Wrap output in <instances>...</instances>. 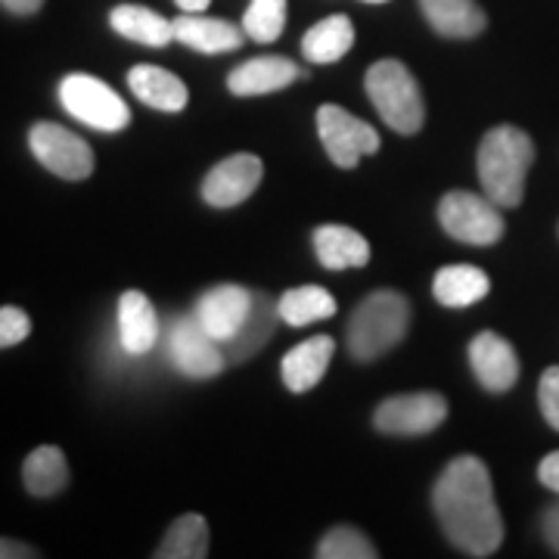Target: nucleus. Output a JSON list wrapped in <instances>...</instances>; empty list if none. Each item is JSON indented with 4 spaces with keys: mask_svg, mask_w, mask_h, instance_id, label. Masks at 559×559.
<instances>
[{
    "mask_svg": "<svg viewBox=\"0 0 559 559\" xmlns=\"http://www.w3.org/2000/svg\"><path fill=\"white\" fill-rule=\"evenodd\" d=\"M35 557H38V550H35V547H28V544H22V540L0 538V559H35Z\"/></svg>",
    "mask_w": 559,
    "mask_h": 559,
    "instance_id": "nucleus-34",
    "label": "nucleus"
},
{
    "mask_svg": "<svg viewBox=\"0 0 559 559\" xmlns=\"http://www.w3.org/2000/svg\"><path fill=\"white\" fill-rule=\"evenodd\" d=\"M540 532H544V540L554 547V554H559V503L544 510V516H540Z\"/></svg>",
    "mask_w": 559,
    "mask_h": 559,
    "instance_id": "nucleus-32",
    "label": "nucleus"
},
{
    "mask_svg": "<svg viewBox=\"0 0 559 559\" xmlns=\"http://www.w3.org/2000/svg\"><path fill=\"white\" fill-rule=\"evenodd\" d=\"M318 134L326 156L340 168H355L364 156H373L380 150L377 128L333 103L318 109Z\"/></svg>",
    "mask_w": 559,
    "mask_h": 559,
    "instance_id": "nucleus-7",
    "label": "nucleus"
},
{
    "mask_svg": "<svg viewBox=\"0 0 559 559\" xmlns=\"http://www.w3.org/2000/svg\"><path fill=\"white\" fill-rule=\"evenodd\" d=\"M439 224L448 237L466 246H495L503 237V215L498 202L463 190H454L439 202Z\"/></svg>",
    "mask_w": 559,
    "mask_h": 559,
    "instance_id": "nucleus-6",
    "label": "nucleus"
},
{
    "mask_svg": "<svg viewBox=\"0 0 559 559\" xmlns=\"http://www.w3.org/2000/svg\"><path fill=\"white\" fill-rule=\"evenodd\" d=\"M469 364H473V373L481 382V389L491 395L510 392L520 380V358H516L513 345L491 330H485L469 342Z\"/></svg>",
    "mask_w": 559,
    "mask_h": 559,
    "instance_id": "nucleus-12",
    "label": "nucleus"
},
{
    "mask_svg": "<svg viewBox=\"0 0 559 559\" xmlns=\"http://www.w3.org/2000/svg\"><path fill=\"white\" fill-rule=\"evenodd\" d=\"M301 79V69L286 57H259L237 66L227 79L234 97H261Z\"/></svg>",
    "mask_w": 559,
    "mask_h": 559,
    "instance_id": "nucleus-14",
    "label": "nucleus"
},
{
    "mask_svg": "<svg viewBox=\"0 0 559 559\" xmlns=\"http://www.w3.org/2000/svg\"><path fill=\"white\" fill-rule=\"evenodd\" d=\"M355 44V25L348 16H326L318 25H311L301 38V53L305 60L314 62V66H326V62L342 60Z\"/></svg>",
    "mask_w": 559,
    "mask_h": 559,
    "instance_id": "nucleus-23",
    "label": "nucleus"
},
{
    "mask_svg": "<svg viewBox=\"0 0 559 559\" xmlns=\"http://www.w3.org/2000/svg\"><path fill=\"white\" fill-rule=\"evenodd\" d=\"M411 323V305L401 293L380 289L360 301L348 320V352L358 360H377L392 352Z\"/></svg>",
    "mask_w": 559,
    "mask_h": 559,
    "instance_id": "nucleus-3",
    "label": "nucleus"
},
{
    "mask_svg": "<svg viewBox=\"0 0 559 559\" xmlns=\"http://www.w3.org/2000/svg\"><path fill=\"white\" fill-rule=\"evenodd\" d=\"M246 32L224 20H209L202 13H183L175 20V40L200 53H230L242 47Z\"/></svg>",
    "mask_w": 559,
    "mask_h": 559,
    "instance_id": "nucleus-18",
    "label": "nucleus"
},
{
    "mask_svg": "<svg viewBox=\"0 0 559 559\" xmlns=\"http://www.w3.org/2000/svg\"><path fill=\"white\" fill-rule=\"evenodd\" d=\"M109 25L119 32L121 38L138 40L146 47H165L175 40V22L159 16L150 7H138V3H121L109 13Z\"/></svg>",
    "mask_w": 559,
    "mask_h": 559,
    "instance_id": "nucleus-22",
    "label": "nucleus"
},
{
    "mask_svg": "<svg viewBox=\"0 0 559 559\" xmlns=\"http://www.w3.org/2000/svg\"><path fill=\"white\" fill-rule=\"evenodd\" d=\"M532 162H535V143L522 128L513 124L491 128L479 146V180L485 197L498 202L500 209H516L525 197V178Z\"/></svg>",
    "mask_w": 559,
    "mask_h": 559,
    "instance_id": "nucleus-2",
    "label": "nucleus"
},
{
    "mask_svg": "<svg viewBox=\"0 0 559 559\" xmlns=\"http://www.w3.org/2000/svg\"><path fill=\"white\" fill-rule=\"evenodd\" d=\"M128 84H131V91L140 103L162 109V112H180L190 100L187 84L159 66H134L128 72Z\"/></svg>",
    "mask_w": 559,
    "mask_h": 559,
    "instance_id": "nucleus-21",
    "label": "nucleus"
},
{
    "mask_svg": "<svg viewBox=\"0 0 559 559\" xmlns=\"http://www.w3.org/2000/svg\"><path fill=\"white\" fill-rule=\"evenodd\" d=\"M159 559H202L209 557V525L197 513H187L180 520L171 522V528L165 532L159 550Z\"/></svg>",
    "mask_w": 559,
    "mask_h": 559,
    "instance_id": "nucleus-27",
    "label": "nucleus"
},
{
    "mask_svg": "<svg viewBox=\"0 0 559 559\" xmlns=\"http://www.w3.org/2000/svg\"><path fill=\"white\" fill-rule=\"evenodd\" d=\"M314 252L326 271H348L364 267L370 261V246L358 230L342 224H320L314 230Z\"/></svg>",
    "mask_w": 559,
    "mask_h": 559,
    "instance_id": "nucleus-19",
    "label": "nucleus"
},
{
    "mask_svg": "<svg viewBox=\"0 0 559 559\" xmlns=\"http://www.w3.org/2000/svg\"><path fill=\"white\" fill-rule=\"evenodd\" d=\"M491 289V280L481 267L473 264H451V267H441L436 280H432V293L444 308H469L488 296Z\"/></svg>",
    "mask_w": 559,
    "mask_h": 559,
    "instance_id": "nucleus-24",
    "label": "nucleus"
},
{
    "mask_svg": "<svg viewBox=\"0 0 559 559\" xmlns=\"http://www.w3.org/2000/svg\"><path fill=\"white\" fill-rule=\"evenodd\" d=\"M159 340V314L153 301L138 289L121 293L119 299V342L128 355H146Z\"/></svg>",
    "mask_w": 559,
    "mask_h": 559,
    "instance_id": "nucleus-15",
    "label": "nucleus"
},
{
    "mask_svg": "<svg viewBox=\"0 0 559 559\" xmlns=\"http://www.w3.org/2000/svg\"><path fill=\"white\" fill-rule=\"evenodd\" d=\"M28 146L35 159L62 180H87L94 171V153L87 140L72 134L69 128L53 124V121H38L28 131Z\"/></svg>",
    "mask_w": 559,
    "mask_h": 559,
    "instance_id": "nucleus-8",
    "label": "nucleus"
},
{
    "mask_svg": "<svg viewBox=\"0 0 559 559\" xmlns=\"http://www.w3.org/2000/svg\"><path fill=\"white\" fill-rule=\"evenodd\" d=\"M32 333V320L22 308H0V348H10V345H20V342L28 340Z\"/></svg>",
    "mask_w": 559,
    "mask_h": 559,
    "instance_id": "nucleus-30",
    "label": "nucleus"
},
{
    "mask_svg": "<svg viewBox=\"0 0 559 559\" xmlns=\"http://www.w3.org/2000/svg\"><path fill=\"white\" fill-rule=\"evenodd\" d=\"M333 352H336V342L330 340V336H314V340L293 345L286 352L283 364H280L286 389L299 392V395L308 392V389H314L323 380V373H326V367L333 360Z\"/></svg>",
    "mask_w": 559,
    "mask_h": 559,
    "instance_id": "nucleus-17",
    "label": "nucleus"
},
{
    "mask_svg": "<svg viewBox=\"0 0 559 559\" xmlns=\"http://www.w3.org/2000/svg\"><path fill=\"white\" fill-rule=\"evenodd\" d=\"M168 348H171V360L178 364V370L190 380H212L218 377L221 367H224V352H221V342H215L202 323L193 318H178L171 323V333H168Z\"/></svg>",
    "mask_w": 559,
    "mask_h": 559,
    "instance_id": "nucleus-10",
    "label": "nucleus"
},
{
    "mask_svg": "<svg viewBox=\"0 0 559 559\" xmlns=\"http://www.w3.org/2000/svg\"><path fill=\"white\" fill-rule=\"evenodd\" d=\"M432 510L444 538L466 557H491L503 544L495 485L479 457H457L444 466L432 488Z\"/></svg>",
    "mask_w": 559,
    "mask_h": 559,
    "instance_id": "nucleus-1",
    "label": "nucleus"
},
{
    "mask_svg": "<svg viewBox=\"0 0 559 559\" xmlns=\"http://www.w3.org/2000/svg\"><path fill=\"white\" fill-rule=\"evenodd\" d=\"M277 320H280V305L267 293H252V308H249V314L242 320L240 333L234 336L230 342H224V348H227V355L224 358L234 360V364H242V360H249L252 355H259L261 348L271 342L274 336V330H277Z\"/></svg>",
    "mask_w": 559,
    "mask_h": 559,
    "instance_id": "nucleus-16",
    "label": "nucleus"
},
{
    "mask_svg": "<svg viewBox=\"0 0 559 559\" xmlns=\"http://www.w3.org/2000/svg\"><path fill=\"white\" fill-rule=\"evenodd\" d=\"M183 13H205V7L212 3V0H175Z\"/></svg>",
    "mask_w": 559,
    "mask_h": 559,
    "instance_id": "nucleus-36",
    "label": "nucleus"
},
{
    "mask_svg": "<svg viewBox=\"0 0 559 559\" xmlns=\"http://www.w3.org/2000/svg\"><path fill=\"white\" fill-rule=\"evenodd\" d=\"M0 7L10 10L13 16H35L44 7V0H0Z\"/></svg>",
    "mask_w": 559,
    "mask_h": 559,
    "instance_id": "nucleus-35",
    "label": "nucleus"
},
{
    "mask_svg": "<svg viewBox=\"0 0 559 559\" xmlns=\"http://www.w3.org/2000/svg\"><path fill=\"white\" fill-rule=\"evenodd\" d=\"M364 3H385V0H364Z\"/></svg>",
    "mask_w": 559,
    "mask_h": 559,
    "instance_id": "nucleus-37",
    "label": "nucleus"
},
{
    "mask_svg": "<svg viewBox=\"0 0 559 559\" xmlns=\"http://www.w3.org/2000/svg\"><path fill=\"white\" fill-rule=\"evenodd\" d=\"M280 320L286 326H308L314 320H326L336 314V299L320 286H299L280 296Z\"/></svg>",
    "mask_w": 559,
    "mask_h": 559,
    "instance_id": "nucleus-26",
    "label": "nucleus"
},
{
    "mask_svg": "<svg viewBox=\"0 0 559 559\" xmlns=\"http://www.w3.org/2000/svg\"><path fill=\"white\" fill-rule=\"evenodd\" d=\"M320 559H373L380 557V550L373 547V540L360 535L352 525H336L330 528L318 547Z\"/></svg>",
    "mask_w": 559,
    "mask_h": 559,
    "instance_id": "nucleus-29",
    "label": "nucleus"
},
{
    "mask_svg": "<svg viewBox=\"0 0 559 559\" xmlns=\"http://www.w3.org/2000/svg\"><path fill=\"white\" fill-rule=\"evenodd\" d=\"M448 419V401L439 392H414L382 401L373 414V426L385 436H426Z\"/></svg>",
    "mask_w": 559,
    "mask_h": 559,
    "instance_id": "nucleus-9",
    "label": "nucleus"
},
{
    "mask_svg": "<svg viewBox=\"0 0 559 559\" xmlns=\"http://www.w3.org/2000/svg\"><path fill=\"white\" fill-rule=\"evenodd\" d=\"M367 97L380 119L399 134H417L426 121V103L417 79L399 60H380L367 69Z\"/></svg>",
    "mask_w": 559,
    "mask_h": 559,
    "instance_id": "nucleus-4",
    "label": "nucleus"
},
{
    "mask_svg": "<svg viewBox=\"0 0 559 559\" xmlns=\"http://www.w3.org/2000/svg\"><path fill=\"white\" fill-rule=\"evenodd\" d=\"M538 479L540 485H547L550 491H557L559 495V451H554V454H547V457L540 460Z\"/></svg>",
    "mask_w": 559,
    "mask_h": 559,
    "instance_id": "nucleus-33",
    "label": "nucleus"
},
{
    "mask_svg": "<svg viewBox=\"0 0 559 559\" xmlns=\"http://www.w3.org/2000/svg\"><path fill=\"white\" fill-rule=\"evenodd\" d=\"M22 485L32 498H53L69 485V463L57 444H40L25 457Z\"/></svg>",
    "mask_w": 559,
    "mask_h": 559,
    "instance_id": "nucleus-25",
    "label": "nucleus"
},
{
    "mask_svg": "<svg viewBox=\"0 0 559 559\" xmlns=\"http://www.w3.org/2000/svg\"><path fill=\"white\" fill-rule=\"evenodd\" d=\"M60 103L72 119L84 121L94 131L116 134L121 128H128V121H131L128 103L121 100L109 84H103L94 75H81V72L66 75L60 84Z\"/></svg>",
    "mask_w": 559,
    "mask_h": 559,
    "instance_id": "nucleus-5",
    "label": "nucleus"
},
{
    "mask_svg": "<svg viewBox=\"0 0 559 559\" xmlns=\"http://www.w3.org/2000/svg\"><path fill=\"white\" fill-rule=\"evenodd\" d=\"M286 28V0H252L246 16H242V32L259 44H274Z\"/></svg>",
    "mask_w": 559,
    "mask_h": 559,
    "instance_id": "nucleus-28",
    "label": "nucleus"
},
{
    "mask_svg": "<svg viewBox=\"0 0 559 559\" xmlns=\"http://www.w3.org/2000/svg\"><path fill=\"white\" fill-rule=\"evenodd\" d=\"M419 10L444 38H476L488 25L476 0H419Z\"/></svg>",
    "mask_w": 559,
    "mask_h": 559,
    "instance_id": "nucleus-20",
    "label": "nucleus"
},
{
    "mask_svg": "<svg viewBox=\"0 0 559 559\" xmlns=\"http://www.w3.org/2000/svg\"><path fill=\"white\" fill-rule=\"evenodd\" d=\"M538 404L544 419L559 432V367L544 370V377L538 382Z\"/></svg>",
    "mask_w": 559,
    "mask_h": 559,
    "instance_id": "nucleus-31",
    "label": "nucleus"
},
{
    "mask_svg": "<svg viewBox=\"0 0 559 559\" xmlns=\"http://www.w3.org/2000/svg\"><path fill=\"white\" fill-rule=\"evenodd\" d=\"M261 175H264V165L259 156H252V153L227 156L209 171V178L202 180V200L215 209L240 205L259 190Z\"/></svg>",
    "mask_w": 559,
    "mask_h": 559,
    "instance_id": "nucleus-11",
    "label": "nucleus"
},
{
    "mask_svg": "<svg viewBox=\"0 0 559 559\" xmlns=\"http://www.w3.org/2000/svg\"><path fill=\"white\" fill-rule=\"evenodd\" d=\"M252 308V293L234 286V283H224L209 289L200 301H197V320L202 323V330L212 336L215 342H230L240 333L242 320Z\"/></svg>",
    "mask_w": 559,
    "mask_h": 559,
    "instance_id": "nucleus-13",
    "label": "nucleus"
}]
</instances>
